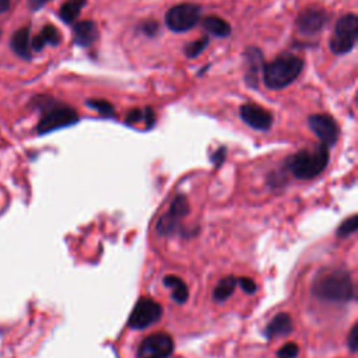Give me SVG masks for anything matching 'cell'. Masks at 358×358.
Wrapping results in <instances>:
<instances>
[{
  "instance_id": "6da1fadb",
  "label": "cell",
  "mask_w": 358,
  "mask_h": 358,
  "mask_svg": "<svg viewBox=\"0 0 358 358\" xmlns=\"http://www.w3.org/2000/svg\"><path fill=\"white\" fill-rule=\"evenodd\" d=\"M32 105L41 112V119L36 126V131L41 136L73 126L80 119L76 109L48 95L32 98Z\"/></svg>"
},
{
  "instance_id": "7a4b0ae2",
  "label": "cell",
  "mask_w": 358,
  "mask_h": 358,
  "mask_svg": "<svg viewBox=\"0 0 358 358\" xmlns=\"http://www.w3.org/2000/svg\"><path fill=\"white\" fill-rule=\"evenodd\" d=\"M303 69V60L292 53H281L263 66V81L268 90H282L294 83Z\"/></svg>"
},
{
  "instance_id": "3957f363",
  "label": "cell",
  "mask_w": 358,
  "mask_h": 358,
  "mask_svg": "<svg viewBox=\"0 0 358 358\" xmlns=\"http://www.w3.org/2000/svg\"><path fill=\"white\" fill-rule=\"evenodd\" d=\"M329 147L319 144L313 148H303L287 159V166L298 179H313L327 166Z\"/></svg>"
},
{
  "instance_id": "277c9868",
  "label": "cell",
  "mask_w": 358,
  "mask_h": 358,
  "mask_svg": "<svg viewBox=\"0 0 358 358\" xmlns=\"http://www.w3.org/2000/svg\"><path fill=\"white\" fill-rule=\"evenodd\" d=\"M312 291L319 299L329 302H347L355 296L351 275L344 270H334L320 275L315 281Z\"/></svg>"
},
{
  "instance_id": "5b68a950",
  "label": "cell",
  "mask_w": 358,
  "mask_h": 358,
  "mask_svg": "<svg viewBox=\"0 0 358 358\" xmlns=\"http://www.w3.org/2000/svg\"><path fill=\"white\" fill-rule=\"evenodd\" d=\"M358 39V17L352 13L340 17L333 28L329 48L331 53L340 56L351 52Z\"/></svg>"
},
{
  "instance_id": "8992f818",
  "label": "cell",
  "mask_w": 358,
  "mask_h": 358,
  "mask_svg": "<svg viewBox=\"0 0 358 358\" xmlns=\"http://www.w3.org/2000/svg\"><path fill=\"white\" fill-rule=\"evenodd\" d=\"M201 17V6L196 3H182L171 7L165 14V24L173 32L192 29Z\"/></svg>"
},
{
  "instance_id": "52a82bcc",
  "label": "cell",
  "mask_w": 358,
  "mask_h": 358,
  "mask_svg": "<svg viewBox=\"0 0 358 358\" xmlns=\"http://www.w3.org/2000/svg\"><path fill=\"white\" fill-rule=\"evenodd\" d=\"M161 316H162V306L157 301L148 296H141L136 302L129 316V326L136 330H143L150 327L155 322H158Z\"/></svg>"
},
{
  "instance_id": "ba28073f",
  "label": "cell",
  "mask_w": 358,
  "mask_h": 358,
  "mask_svg": "<svg viewBox=\"0 0 358 358\" xmlns=\"http://www.w3.org/2000/svg\"><path fill=\"white\" fill-rule=\"evenodd\" d=\"M173 340L168 333L158 331L147 336L138 345V358H168L173 352Z\"/></svg>"
},
{
  "instance_id": "9c48e42d",
  "label": "cell",
  "mask_w": 358,
  "mask_h": 358,
  "mask_svg": "<svg viewBox=\"0 0 358 358\" xmlns=\"http://www.w3.org/2000/svg\"><path fill=\"white\" fill-rule=\"evenodd\" d=\"M189 213V203L183 194H178L171 206L169 210L158 220L157 231L161 235H171L179 229L180 221Z\"/></svg>"
},
{
  "instance_id": "30bf717a",
  "label": "cell",
  "mask_w": 358,
  "mask_h": 358,
  "mask_svg": "<svg viewBox=\"0 0 358 358\" xmlns=\"http://www.w3.org/2000/svg\"><path fill=\"white\" fill-rule=\"evenodd\" d=\"M310 130L317 136L322 144L326 147H333L340 136V129L337 122L327 113H313L308 117Z\"/></svg>"
},
{
  "instance_id": "8fae6325",
  "label": "cell",
  "mask_w": 358,
  "mask_h": 358,
  "mask_svg": "<svg viewBox=\"0 0 358 358\" xmlns=\"http://www.w3.org/2000/svg\"><path fill=\"white\" fill-rule=\"evenodd\" d=\"M327 22V14L322 8L316 7H309L302 10L295 21L296 29L301 35L305 36H312L316 35L323 29V27Z\"/></svg>"
},
{
  "instance_id": "7c38bea8",
  "label": "cell",
  "mask_w": 358,
  "mask_h": 358,
  "mask_svg": "<svg viewBox=\"0 0 358 358\" xmlns=\"http://www.w3.org/2000/svg\"><path fill=\"white\" fill-rule=\"evenodd\" d=\"M239 115H241V119L255 130L267 131L273 124L271 112L252 102L243 103L239 109Z\"/></svg>"
},
{
  "instance_id": "4fadbf2b",
  "label": "cell",
  "mask_w": 358,
  "mask_h": 358,
  "mask_svg": "<svg viewBox=\"0 0 358 358\" xmlns=\"http://www.w3.org/2000/svg\"><path fill=\"white\" fill-rule=\"evenodd\" d=\"M245 63V83L248 87L256 90L259 85V71L264 66L263 53L256 46H248L243 50Z\"/></svg>"
},
{
  "instance_id": "5bb4252c",
  "label": "cell",
  "mask_w": 358,
  "mask_h": 358,
  "mask_svg": "<svg viewBox=\"0 0 358 358\" xmlns=\"http://www.w3.org/2000/svg\"><path fill=\"white\" fill-rule=\"evenodd\" d=\"M99 38L98 25L91 20H83L73 27V42L80 48L92 46Z\"/></svg>"
},
{
  "instance_id": "9a60e30c",
  "label": "cell",
  "mask_w": 358,
  "mask_h": 358,
  "mask_svg": "<svg viewBox=\"0 0 358 358\" xmlns=\"http://www.w3.org/2000/svg\"><path fill=\"white\" fill-rule=\"evenodd\" d=\"M31 27H22L17 29L11 39H10V48L11 50L24 60L32 59V50H31Z\"/></svg>"
},
{
  "instance_id": "2e32d148",
  "label": "cell",
  "mask_w": 358,
  "mask_h": 358,
  "mask_svg": "<svg viewBox=\"0 0 358 358\" xmlns=\"http://www.w3.org/2000/svg\"><path fill=\"white\" fill-rule=\"evenodd\" d=\"M60 42L62 34L59 32V29L52 24H46L42 27L41 32L31 39V50L41 52L46 45L57 46Z\"/></svg>"
},
{
  "instance_id": "e0dca14e",
  "label": "cell",
  "mask_w": 358,
  "mask_h": 358,
  "mask_svg": "<svg viewBox=\"0 0 358 358\" xmlns=\"http://www.w3.org/2000/svg\"><path fill=\"white\" fill-rule=\"evenodd\" d=\"M292 331V319L288 313L281 312L275 315L271 322L266 326L264 333L267 338H274V337H281L287 336Z\"/></svg>"
},
{
  "instance_id": "ac0fdd59",
  "label": "cell",
  "mask_w": 358,
  "mask_h": 358,
  "mask_svg": "<svg viewBox=\"0 0 358 358\" xmlns=\"http://www.w3.org/2000/svg\"><path fill=\"white\" fill-rule=\"evenodd\" d=\"M201 25L210 35L218 38H227L232 32L229 22L217 15H207L206 18H203Z\"/></svg>"
},
{
  "instance_id": "d6986e66",
  "label": "cell",
  "mask_w": 358,
  "mask_h": 358,
  "mask_svg": "<svg viewBox=\"0 0 358 358\" xmlns=\"http://www.w3.org/2000/svg\"><path fill=\"white\" fill-rule=\"evenodd\" d=\"M87 0H66L59 10V17L64 24L76 22L81 10L85 7Z\"/></svg>"
},
{
  "instance_id": "ffe728a7",
  "label": "cell",
  "mask_w": 358,
  "mask_h": 358,
  "mask_svg": "<svg viewBox=\"0 0 358 358\" xmlns=\"http://www.w3.org/2000/svg\"><path fill=\"white\" fill-rule=\"evenodd\" d=\"M126 123L127 124H136L138 122H144L145 123V127L150 129L154 126L155 123V112L152 108L147 106V108H143V109H138V108H134L131 110L127 112L126 115Z\"/></svg>"
},
{
  "instance_id": "44dd1931",
  "label": "cell",
  "mask_w": 358,
  "mask_h": 358,
  "mask_svg": "<svg viewBox=\"0 0 358 358\" xmlns=\"http://www.w3.org/2000/svg\"><path fill=\"white\" fill-rule=\"evenodd\" d=\"M164 284L172 289V298L178 303H183L189 296V289L185 281L176 275H166Z\"/></svg>"
},
{
  "instance_id": "7402d4cb",
  "label": "cell",
  "mask_w": 358,
  "mask_h": 358,
  "mask_svg": "<svg viewBox=\"0 0 358 358\" xmlns=\"http://www.w3.org/2000/svg\"><path fill=\"white\" fill-rule=\"evenodd\" d=\"M235 287H236V278L234 275H227L221 278L213 291L214 299L218 302L228 299L235 291Z\"/></svg>"
},
{
  "instance_id": "603a6c76",
  "label": "cell",
  "mask_w": 358,
  "mask_h": 358,
  "mask_svg": "<svg viewBox=\"0 0 358 358\" xmlns=\"http://www.w3.org/2000/svg\"><path fill=\"white\" fill-rule=\"evenodd\" d=\"M208 43H210V38L206 35V36H201V38H199V39H196V41H192V42H189V43H186V46H185V55H186V57H189V59H194V57H197L200 53H203L204 50H206V48L208 46Z\"/></svg>"
},
{
  "instance_id": "cb8c5ba5",
  "label": "cell",
  "mask_w": 358,
  "mask_h": 358,
  "mask_svg": "<svg viewBox=\"0 0 358 358\" xmlns=\"http://www.w3.org/2000/svg\"><path fill=\"white\" fill-rule=\"evenodd\" d=\"M85 105L95 109L103 117H115L116 116L115 106L105 99H87Z\"/></svg>"
},
{
  "instance_id": "d4e9b609",
  "label": "cell",
  "mask_w": 358,
  "mask_h": 358,
  "mask_svg": "<svg viewBox=\"0 0 358 358\" xmlns=\"http://www.w3.org/2000/svg\"><path fill=\"white\" fill-rule=\"evenodd\" d=\"M357 231V217L352 215L350 218H347L337 229V235L340 238H345V236H350L351 234H354Z\"/></svg>"
},
{
  "instance_id": "484cf974",
  "label": "cell",
  "mask_w": 358,
  "mask_h": 358,
  "mask_svg": "<svg viewBox=\"0 0 358 358\" xmlns=\"http://www.w3.org/2000/svg\"><path fill=\"white\" fill-rule=\"evenodd\" d=\"M298 352H299V348L295 343H287L278 350L277 355L278 358H296Z\"/></svg>"
},
{
  "instance_id": "4316f807",
  "label": "cell",
  "mask_w": 358,
  "mask_h": 358,
  "mask_svg": "<svg viewBox=\"0 0 358 358\" xmlns=\"http://www.w3.org/2000/svg\"><path fill=\"white\" fill-rule=\"evenodd\" d=\"M138 29H140L141 34H144L145 36L152 38V36L157 35V32H158V29H159V25H158L157 21H144V22L140 24Z\"/></svg>"
},
{
  "instance_id": "83f0119b",
  "label": "cell",
  "mask_w": 358,
  "mask_h": 358,
  "mask_svg": "<svg viewBox=\"0 0 358 358\" xmlns=\"http://www.w3.org/2000/svg\"><path fill=\"white\" fill-rule=\"evenodd\" d=\"M239 285L242 287V289L246 294H253L256 291V288H257L256 282L252 278H249V277H241L239 278Z\"/></svg>"
},
{
  "instance_id": "f1b7e54d",
  "label": "cell",
  "mask_w": 358,
  "mask_h": 358,
  "mask_svg": "<svg viewBox=\"0 0 358 358\" xmlns=\"http://www.w3.org/2000/svg\"><path fill=\"white\" fill-rule=\"evenodd\" d=\"M348 345L351 348V351L357 350V343H358V330H357V324H354L350 330V336H348Z\"/></svg>"
},
{
  "instance_id": "f546056e",
  "label": "cell",
  "mask_w": 358,
  "mask_h": 358,
  "mask_svg": "<svg viewBox=\"0 0 358 358\" xmlns=\"http://www.w3.org/2000/svg\"><path fill=\"white\" fill-rule=\"evenodd\" d=\"M50 0H27L28 7L31 11H39L45 4H48Z\"/></svg>"
},
{
  "instance_id": "4dcf8cb0",
  "label": "cell",
  "mask_w": 358,
  "mask_h": 358,
  "mask_svg": "<svg viewBox=\"0 0 358 358\" xmlns=\"http://www.w3.org/2000/svg\"><path fill=\"white\" fill-rule=\"evenodd\" d=\"M224 158H225V148L221 147V148H218V150L213 154L211 161L218 166L221 162H224Z\"/></svg>"
},
{
  "instance_id": "1f68e13d",
  "label": "cell",
  "mask_w": 358,
  "mask_h": 358,
  "mask_svg": "<svg viewBox=\"0 0 358 358\" xmlns=\"http://www.w3.org/2000/svg\"><path fill=\"white\" fill-rule=\"evenodd\" d=\"M11 6V0H0V14H4L6 11H8Z\"/></svg>"
}]
</instances>
